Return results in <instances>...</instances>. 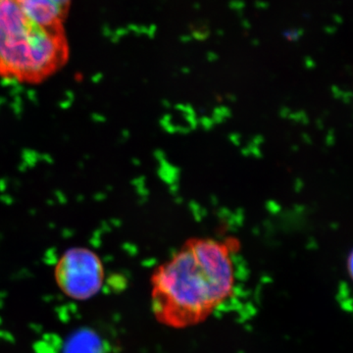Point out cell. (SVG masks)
<instances>
[{
    "label": "cell",
    "instance_id": "4fadbf2b",
    "mask_svg": "<svg viewBox=\"0 0 353 353\" xmlns=\"http://www.w3.org/2000/svg\"><path fill=\"white\" fill-rule=\"evenodd\" d=\"M194 9H197V10H199V8H201V6H199V4H194Z\"/></svg>",
    "mask_w": 353,
    "mask_h": 353
},
{
    "label": "cell",
    "instance_id": "7a4b0ae2",
    "mask_svg": "<svg viewBox=\"0 0 353 353\" xmlns=\"http://www.w3.org/2000/svg\"><path fill=\"white\" fill-rule=\"evenodd\" d=\"M66 30L37 24L16 0H0V78L41 83L69 61Z\"/></svg>",
    "mask_w": 353,
    "mask_h": 353
},
{
    "label": "cell",
    "instance_id": "277c9868",
    "mask_svg": "<svg viewBox=\"0 0 353 353\" xmlns=\"http://www.w3.org/2000/svg\"><path fill=\"white\" fill-rule=\"evenodd\" d=\"M73 0H16L23 11L37 24L65 29Z\"/></svg>",
    "mask_w": 353,
    "mask_h": 353
},
{
    "label": "cell",
    "instance_id": "8992f818",
    "mask_svg": "<svg viewBox=\"0 0 353 353\" xmlns=\"http://www.w3.org/2000/svg\"><path fill=\"white\" fill-rule=\"evenodd\" d=\"M190 30L192 31V36L199 41H204L208 39L209 34V26L205 21H197L196 23L190 25Z\"/></svg>",
    "mask_w": 353,
    "mask_h": 353
},
{
    "label": "cell",
    "instance_id": "9c48e42d",
    "mask_svg": "<svg viewBox=\"0 0 353 353\" xmlns=\"http://www.w3.org/2000/svg\"><path fill=\"white\" fill-rule=\"evenodd\" d=\"M254 6L257 9H267L269 7V4L266 1H263V0H256Z\"/></svg>",
    "mask_w": 353,
    "mask_h": 353
},
{
    "label": "cell",
    "instance_id": "52a82bcc",
    "mask_svg": "<svg viewBox=\"0 0 353 353\" xmlns=\"http://www.w3.org/2000/svg\"><path fill=\"white\" fill-rule=\"evenodd\" d=\"M229 6L230 8L236 10V12L241 13V11H243V8H245V4L243 0H232L229 3Z\"/></svg>",
    "mask_w": 353,
    "mask_h": 353
},
{
    "label": "cell",
    "instance_id": "8fae6325",
    "mask_svg": "<svg viewBox=\"0 0 353 353\" xmlns=\"http://www.w3.org/2000/svg\"><path fill=\"white\" fill-rule=\"evenodd\" d=\"M209 60H214L218 59V55H216L215 53H208Z\"/></svg>",
    "mask_w": 353,
    "mask_h": 353
},
{
    "label": "cell",
    "instance_id": "30bf717a",
    "mask_svg": "<svg viewBox=\"0 0 353 353\" xmlns=\"http://www.w3.org/2000/svg\"><path fill=\"white\" fill-rule=\"evenodd\" d=\"M241 23H243V28H245V29H250V27H252V25H250L248 20L243 19Z\"/></svg>",
    "mask_w": 353,
    "mask_h": 353
},
{
    "label": "cell",
    "instance_id": "7c38bea8",
    "mask_svg": "<svg viewBox=\"0 0 353 353\" xmlns=\"http://www.w3.org/2000/svg\"><path fill=\"white\" fill-rule=\"evenodd\" d=\"M190 36H182L181 37V41H183V43H188V41H190Z\"/></svg>",
    "mask_w": 353,
    "mask_h": 353
},
{
    "label": "cell",
    "instance_id": "5b68a950",
    "mask_svg": "<svg viewBox=\"0 0 353 353\" xmlns=\"http://www.w3.org/2000/svg\"><path fill=\"white\" fill-rule=\"evenodd\" d=\"M65 353H103V347L99 336L87 330L70 339Z\"/></svg>",
    "mask_w": 353,
    "mask_h": 353
},
{
    "label": "cell",
    "instance_id": "3957f363",
    "mask_svg": "<svg viewBox=\"0 0 353 353\" xmlns=\"http://www.w3.org/2000/svg\"><path fill=\"white\" fill-rule=\"evenodd\" d=\"M54 279L64 296L73 301H88L102 289L103 263L101 257L90 248H71L58 259Z\"/></svg>",
    "mask_w": 353,
    "mask_h": 353
},
{
    "label": "cell",
    "instance_id": "ba28073f",
    "mask_svg": "<svg viewBox=\"0 0 353 353\" xmlns=\"http://www.w3.org/2000/svg\"><path fill=\"white\" fill-rule=\"evenodd\" d=\"M347 270L348 273V276H350V279L353 282V250L350 253L347 257Z\"/></svg>",
    "mask_w": 353,
    "mask_h": 353
},
{
    "label": "cell",
    "instance_id": "6da1fadb",
    "mask_svg": "<svg viewBox=\"0 0 353 353\" xmlns=\"http://www.w3.org/2000/svg\"><path fill=\"white\" fill-rule=\"evenodd\" d=\"M229 243L190 241L152 277V311L157 321L175 329L205 321L231 296L236 283Z\"/></svg>",
    "mask_w": 353,
    "mask_h": 353
}]
</instances>
